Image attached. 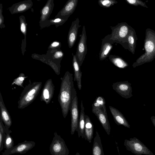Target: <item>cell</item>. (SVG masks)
Here are the masks:
<instances>
[{
    "instance_id": "obj_1",
    "label": "cell",
    "mask_w": 155,
    "mask_h": 155,
    "mask_svg": "<svg viewBox=\"0 0 155 155\" xmlns=\"http://www.w3.org/2000/svg\"><path fill=\"white\" fill-rule=\"evenodd\" d=\"M61 80V83L58 100L63 117L65 118L71 109L73 91L75 88L73 74L67 71Z\"/></svg>"
},
{
    "instance_id": "obj_2",
    "label": "cell",
    "mask_w": 155,
    "mask_h": 155,
    "mask_svg": "<svg viewBox=\"0 0 155 155\" xmlns=\"http://www.w3.org/2000/svg\"><path fill=\"white\" fill-rule=\"evenodd\" d=\"M144 48V53L133 63L134 68L151 62L155 58V31L150 28H147L145 31Z\"/></svg>"
},
{
    "instance_id": "obj_3",
    "label": "cell",
    "mask_w": 155,
    "mask_h": 155,
    "mask_svg": "<svg viewBox=\"0 0 155 155\" xmlns=\"http://www.w3.org/2000/svg\"><path fill=\"white\" fill-rule=\"evenodd\" d=\"M42 84L41 82H29L24 88L18 101V107L23 109L30 105L35 100L39 94Z\"/></svg>"
},
{
    "instance_id": "obj_4",
    "label": "cell",
    "mask_w": 155,
    "mask_h": 155,
    "mask_svg": "<svg viewBox=\"0 0 155 155\" xmlns=\"http://www.w3.org/2000/svg\"><path fill=\"white\" fill-rule=\"evenodd\" d=\"M131 27L125 22H122L115 26L111 27L112 32L110 41H117L128 49L127 37Z\"/></svg>"
},
{
    "instance_id": "obj_5",
    "label": "cell",
    "mask_w": 155,
    "mask_h": 155,
    "mask_svg": "<svg viewBox=\"0 0 155 155\" xmlns=\"http://www.w3.org/2000/svg\"><path fill=\"white\" fill-rule=\"evenodd\" d=\"M124 145L127 150L136 155H154L145 145L135 137L130 138L129 140L125 139Z\"/></svg>"
},
{
    "instance_id": "obj_6",
    "label": "cell",
    "mask_w": 155,
    "mask_h": 155,
    "mask_svg": "<svg viewBox=\"0 0 155 155\" xmlns=\"http://www.w3.org/2000/svg\"><path fill=\"white\" fill-rule=\"evenodd\" d=\"M49 150L52 155H69V150L63 139L56 132L50 144Z\"/></svg>"
},
{
    "instance_id": "obj_7",
    "label": "cell",
    "mask_w": 155,
    "mask_h": 155,
    "mask_svg": "<svg viewBox=\"0 0 155 155\" xmlns=\"http://www.w3.org/2000/svg\"><path fill=\"white\" fill-rule=\"evenodd\" d=\"M80 38L78 43L75 55L81 67L84 60L87 51L86 44L87 35L84 26H83L82 33L80 35Z\"/></svg>"
},
{
    "instance_id": "obj_8",
    "label": "cell",
    "mask_w": 155,
    "mask_h": 155,
    "mask_svg": "<svg viewBox=\"0 0 155 155\" xmlns=\"http://www.w3.org/2000/svg\"><path fill=\"white\" fill-rule=\"evenodd\" d=\"M70 111L71 118V133L72 135L74 134L75 131L77 129L79 121L78 99L75 88L73 91Z\"/></svg>"
},
{
    "instance_id": "obj_9",
    "label": "cell",
    "mask_w": 155,
    "mask_h": 155,
    "mask_svg": "<svg viewBox=\"0 0 155 155\" xmlns=\"http://www.w3.org/2000/svg\"><path fill=\"white\" fill-rule=\"evenodd\" d=\"M35 143L31 141H25L19 143L17 145L8 149H5L2 153V155H10L15 153L21 154L25 153L35 146Z\"/></svg>"
},
{
    "instance_id": "obj_10",
    "label": "cell",
    "mask_w": 155,
    "mask_h": 155,
    "mask_svg": "<svg viewBox=\"0 0 155 155\" xmlns=\"http://www.w3.org/2000/svg\"><path fill=\"white\" fill-rule=\"evenodd\" d=\"M112 87L113 89L123 98L127 99L133 96L131 84L128 81L114 83Z\"/></svg>"
},
{
    "instance_id": "obj_11",
    "label": "cell",
    "mask_w": 155,
    "mask_h": 155,
    "mask_svg": "<svg viewBox=\"0 0 155 155\" xmlns=\"http://www.w3.org/2000/svg\"><path fill=\"white\" fill-rule=\"evenodd\" d=\"M54 90V86L51 79L45 82L42 90L40 98L41 101H44L46 104H49L52 99Z\"/></svg>"
},
{
    "instance_id": "obj_12",
    "label": "cell",
    "mask_w": 155,
    "mask_h": 155,
    "mask_svg": "<svg viewBox=\"0 0 155 155\" xmlns=\"http://www.w3.org/2000/svg\"><path fill=\"white\" fill-rule=\"evenodd\" d=\"M78 2V0H68L55 17L68 19L74 11Z\"/></svg>"
},
{
    "instance_id": "obj_13",
    "label": "cell",
    "mask_w": 155,
    "mask_h": 155,
    "mask_svg": "<svg viewBox=\"0 0 155 155\" xmlns=\"http://www.w3.org/2000/svg\"><path fill=\"white\" fill-rule=\"evenodd\" d=\"M79 23L78 18H76L72 22L68 36V43L70 48L73 47L76 41L79 28L81 26Z\"/></svg>"
},
{
    "instance_id": "obj_14",
    "label": "cell",
    "mask_w": 155,
    "mask_h": 155,
    "mask_svg": "<svg viewBox=\"0 0 155 155\" xmlns=\"http://www.w3.org/2000/svg\"><path fill=\"white\" fill-rule=\"evenodd\" d=\"M92 110L97 117L107 134L110 135L111 128L108 117L99 107L92 106Z\"/></svg>"
},
{
    "instance_id": "obj_15",
    "label": "cell",
    "mask_w": 155,
    "mask_h": 155,
    "mask_svg": "<svg viewBox=\"0 0 155 155\" xmlns=\"http://www.w3.org/2000/svg\"><path fill=\"white\" fill-rule=\"evenodd\" d=\"M33 5L31 0H26L13 4L8 9L12 15L23 13L31 8Z\"/></svg>"
},
{
    "instance_id": "obj_16",
    "label": "cell",
    "mask_w": 155,
    "mask_h": 155,
    "mask_svg": "<svg viewBox=\"0 0 155 155\" xmlns=\"http://www.w3.org/2000/svg\"><path fill=\"white\" fill-rule=\"evenodd\" d=\"M54 6V0H48L45 5L41 10V16L39 21L40 26L49 19L53 9Z\"/></svg>"
},
{
    "instance_id": "obj_17",
    "label": "cell",
    "mask_w": 155,
    "mask_h": 155,
    "mask_svg": "<svg viewBox=\"0 0 155 155\" xmlns=\"http://www.w3.org/2000/svg\"><path fill=\"white\" fill-rule=\"evenodd\" d=\"M0 108L1 117L6 129H9L12 124L10 115L4 103L2 97L0 92Z\"/></svg>"
},
{
    "instance_id": "obj_18",
    "label": "cell",
    "mask_w": 155,
    "mask_h": 155,
    "mask_svg": "<svg viewBox=\"0 0 155 155\" xmlns=\"http://www.w3.org/2000/svg\"><path fill=\"white\" fill-rule=\"evenodd\" d=\"M109 108L113 116L114 121L117 125H122L128 128H130V124L120 111L111 106H109Z\"/></svg>"
},
{
    "instance_id": "obj_19",
    "label": "cell",
    "mask_w": 155,
    "mask_h": 155,
    "mask_svg": "<svg viewBox=\"0 0 155 155\" xmlns=\"http://www.w3.org/2000/svg\"><path fill=\"white\" fill-rule=\"evenodd\" d=\"M72 65L74 71V81H76L78 89L81 90V79L82 72L80 70V66L77 61L75 55H73Z\"/></svg>"
},
{
    "instance_id": "obj_20",
    "label": "cell",
    "mask_w": 155,
    "mask_h": 155,
    "mask_svg": "<svg viewBox=\"0 0 155 155\" xmlns=\"http://www.w3.org/2000/svg\"><path fill=\"white\" fill-rule=\"evenodd\" d=\"M31 57L33 59L39 60L50 66L58 75L60 74L61 66H59L54 63L48 58L45 55H41L33 54H32Z\"/></svg>"
},
{
    "instance_id": "obj_21",
    "label": "cell",
    "mask_w": 155,
    "mask_h": 155,
    "mask_svg": "<svg viewBox=\"0 0 155 155\" xmlns=\"http://www.w3.org/2000/svg\"><path fill=\"white\" fill-rule=\"evenodd\" d=\"M45 55L54 63L61 66V62L64 56V53L61 49L48 50Z\"/></svg>"
},
{
    "instance_id": "obj_22",
    "label": "cell",
    "mask_w": 155,
    "mask_h": 155,
    "mask_svg": "<svg viewBox=\"0 0 155 155\" xmlns=\"http://www.w3.org/2000/svg\"><path fill=\"white\" fill-rule=\"evenodd\" d=\"M85 139L91 143L93 137L94 126L89 117L85 115Z\"/></svg>"
},
{
    "instance_id": "obj_23",
    "label": "cell",
    "mask_w": 155,
    "mask_h": 155,
    "mask_svg": "<svg viewBox=\"0 0 155 155\" xmlns=\"http://www.w3.org/2000/svg\"><path fill=\"white\" fill-rule=\"evenodd\" d=\"M81 110L79 119L78 126L77 129L76 130L78 132V137H81L82 139H85L84 127H85V113L84 108L83 104V101H81Z\"/></svg>"
},
{
    "instance_id": "obj_24",
    "label": "cell",
    "mask_w": 155,
    "mask_h": 155,
    "mask_svg": "<svg viewBox=\"0 0 155 155\" xmlns=\"http://www.w3.org/2000/svg\"><path fill=\"white\" fill-rule=\"evenodd\" d=\"M20 28L21 33L24 35V38L22 40L21 44V51L22 54L24 55L26 51L25 48L26 45V35L27 33V25L25 18L23 15H21L19 17Z\"/></svg>"
},
{
    "instance_id": "obj_25",
    "label": "cell",
    "mask_w": 155,
    "mask_h": 155,
    "mask_svg": "<svg viewBox=\"0 0 155 155\" xmlns=\"http://www.w3.org/2000/svg\"><path fill=\"white\" fill-rule=\"evenodd\" d=\"M113 47L110 41H107L105 38L102 41L101 50L99 53V59L103 61L109 56Z\"/></svg>"
},
{
    "instance_id": "obj_26",
    "label": "cell",
    "mask_w": 155,
    "mask_h": 155,
    "mask_svg": "<svg viewBox=\"0 0 155 155\" xmlns=\"http://www.w3.org/2000/svg\"><path fill=\"white\" fill-rule=\"evenodd\" d=\"M137 39L135 31L132 27L127 37V42L128 50L133 54L135 53Z\"/></svg>"
},
{
    "instance_id": "obj_27",
    "label": "cell",
    "mask_w": 155,
    "mask_h": 155,
    "mask_svg": "<svg viewBox=\"0 0 155 155\" xmlns=\"http://www.w3.org/2000/svg\"><path fill=\"white\" fill-rule=\"evenodd\" d=\"M92 155H104L101 137L97 130L94 140Z\"/></svg>"
},
{
    "instance_id": "obj_28",
    "label": "cell",
    "mask_w": 155,
    "mask_h": 155,
    "mask_svg": "<svg viewBox=\"0 0 155 155\" xmlns=\"http://www.w3.org/2000/svg\"><path fill=\"white\" fill-rule=\"evenodd\" d=\"M68 19L59 17H55L53 19L48 20L45 23L40 26L41 29H42L49 27L51 25H54L56 28H57L64 24Z\"/></svg>"
},
{
    "instance_id": "obj_29",
    "label": "cell",
    "mask_w": 155,
    "mask_h": 155,
    "mask_svg": "<svg viewBox=\"0 0 155 155\" xmlns=\"http://www.w3.org/2000/svg\"><path fill=\"white\" fill-rule=\"evenodd\" d=\"M110 61L115 66L120 68H124L128 66V63L120 57L110 55L109 56Z\"/></svg>"
},
{
    "instance_id": "obj_30",
    "label": "cell",
    "mask_w": 155,
    "mask_h": 155,
    "mask_svg": "<svg viewBox=\"0 0 155 155\" xmlns=\"http://www.w3.org/2000/svg\"><path fill=\"white\" fill-rule=\"evenodd\" d=\"M105 104V100L104 98L102 96H99L95 100L92 104V106L100 108L104 114L108 117Z\"/></svg>"
},
{
    "instance_id": "obj_31",
    "label": "cell",
    "mask_w": 155,
    "mask_h": 155,
    "mask_svg": "<svg viewBox=\"0 0 155 155\" xmlns=\"http://www.w3.org/2000/svg\"><path fill=\"white\" fill-rule=\"evenodd\" d=\"M6 136L4 142V147L8 149L14 146V141L10 134L12 131L5 128Z\"/></svg>"
},
{
    "instance_id": "obj_32",
    "label": "cell",
    "mask_w": 155,
    "mask_h": 155,
    "mask_svg": "<svg viewBox=\"0 0 155 155\" xmlns=\"http://www.w3.org/2000/svg\"><path fill=\"white\" fill-rule=\"evenodd\" d=\"M5 127L0 117V152L3 150L4 147V142L6 136Z\"/></svg>"
},
{
    "instance_id": "obj_33",
    "label": "cell",
    "mask_w": 155,
    "mask_h": 155,
    "mask_svg": "<svg viewBox=\"0 0 155 155\" xmlns=\"http://www.w3.org/2000/svg\"><path fill=\"white\" fill-rule=\"evenodd\" d=\"M27 77L24 73H20L18 76L14 79L11 85L15 84L24 88L23 84L25 78Z\"/></svg>"
},
{
    "instance_id": "obj_34",
    "label": "cell",
    "mask_w": 155,
    "mask_h": 155,
    "mask_svg": "<svg viewBox=\"0 0 155 155\" xmlns=\"http://www.w3.org/2000/svg\"><path fill=\"white\" fill-rule=\"evenodd\" d=\"M117 3V2L114 0H99L98 3L100 6L103 8H109Z\"/></svg>"
},
{
    "instance_id": "obj_35",
    "label": "cell",
    "mask_w": 155,
    "mask_h": 155,
    "mask_svg": "<svg viewBox=\"0 0 155 155\" xmlns=\"http://www.w3.org/2000/svg\"><path fill=\"white\" fill-rule=\"evenodd\" d=\"M126 2L128 4L135 6L138 5L146 8H148V7L146 5L145 3L140 0H125Z\"/></svg>"
},
{
    "instance_id": "obj_36",
    "label": "cell",
    "mask_w": 155,
    "mask_h": 155,
    "mask_svg": "<svg viewBox=\"0 0 155 155\" xmlns=\"http://www.w3.org/2000/svg\"><path fill=\"white\" fill-rule=\"evenodd\" d=\"M61 45V43L60 42L57 41H54L49 46L48 50L60 49Z\"/></svg>"
},
{
    "instance_id": "obj_37",
    "label": "cell",
    "mask_w": 155,
    "mask_h": 155,
    "mask_svg": "<svg viewBox=\"0 0 155 155\" xmlns=\"http://www.w3.org/2000/svg\"><path fill=\"white\" fill-rule=\"evenodd\" d=\"M4 17L3 15V5L0 4V28L2 29L5 27L4 24Z\"/></svg>"
},
{
    "instance_id": "obj_38",
    "label": "cell",
    "mask_w": 155,
    "mask_h": 155,
    "mask_svg": "<svg viewBox=\"0 0 155 155\" xmlns=\"http://www.w3.org/2000/svg\"><path fill=\"white\" fill-rule=\"evenodd\" d=\"M150 119L155 128V116H152L151 117Z\"/></svg>"
},
{
    "instance_id": "obj_39",
    "label": "cell",
    "mask_w": 155,
    "mask_h": 155,
    "mask_svg": "<svg viewBox=\"0 0 155 155\" xmlns=\"http://www.w3.org/2000/svg\"><path fill=\"white\" fill-rule=\"evenodd\" d=\"M76 155H80L79 153L77 152L76 154Z\"/></svg>"
}]
</instances>
